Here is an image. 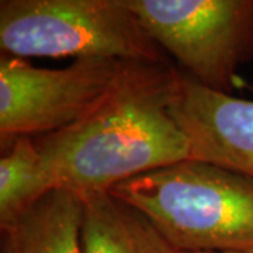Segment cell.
Masks as SVG:
<instances>
[{"label": "cell", "instance_id": "cell-8", "mask_svg": "<svg viewBox=\"0 0 253 253\" xmlns=\"http://www.w3.org/2000/svg\"><path fill=\"white\" fill-rule=\"evenodd\" d=\"M81 196L83 253H179L146 215L110 191Z\"/></svg>", "mask_w": 253, "mask_h": 253}, {"label": "cell", "instance_id": "cell-10", "mask_svg": "<svg viewBox=\"0 0 253 253\" xmlns=\"http://www.w3.org/2000/svg\"><path fill=\"white\" fill-rule=\"evenodd\" d=\"M179 253H253L252 252H179Z\"/></svg>", "mask_w": 253, "mask_h": 253}, {"label": "cell", "instance_id": "cell-6", "mask_svg": "<svg viewBox=\"0 0 253 253\" xmlns=\"http://www.w3.org/2000/svg\"><path fill=\"white\" fill-rule=\"evenodd\" d=\"M173 118L186 135L190 159L253 179V101L204 87L179 69Z\"/></svg>", "mask_w": 253, "mask_h": 253}, {"label": "cell", "instance_id": "cell-2", "mask_svg": "<svg viewBox=\"0 0 253 253\" xmlns=\"http://www.w3.org/2000/svg\"><path fill=\"white\" fill-rule=\"evenodd\" d=\"M139 210L177 252H252L253 179L184 159L109 190Z\"/></svg>", "mask_w": 253, "mask_h": 253}, {"label": "cell", "instance_id": "cell-7", "mask_svg": "<svg viewBox=\"0 0 253 253\" xmlns=\"http://www.w3.org/2000/svg\"><path fill=\"white\" fill-rule=\"evenodd\" d=\"M83 199L54 189L0 228V253H83Z\"/></svg>", "mask_w": 253, "mask_h": 253}, {"label": "cell", "instance_id": "cell-5", "mask_svg": "<svg viewBox=\"0 0 253 253\" xmlns=\"http://www.w3.org/2000/svg\"><path fill=\"white\" fill-rule=\"evenodd\" d=\"M121 61L76 59L63 69L37 68L24 58L0 56V139L42 136L79 123L113 89Z\"/></svg>", "mask_w": 253, "mask_h": 253}, {"label": "cell", "instance_id": "cell-4", "mask_svg": "<svg viewBox=\"0 0 253 253\" xmlns=\"http://www.w3.org/2000/svg\"><path fill=\"white\" fill-rule=\"evenodd\" d=\"M146 34L181 72L231 94L253 61V0H126Z\"/></svg>", "mask_w": 253, "mask_h": 253}, {"label": "cell", "instance_id": "cell-3", "mask_svg": "<svg viewBox=\"0 0 253 253\" xmlns=\"http://www.w3.org/2000/svg\"><path fill=\"white\" fill-rule=\"evenodd\" d=\"M1 55L168 62L126 0H1Z\"/></svg>", "mask_w": 253, "mask_h": 253}, {"label": "cell", "instance_id": "cell-9", "mask_svg": "<svg viewBox=\"0 0 253 253\" xmlns=\"http://www.w3.org/2000/svg\"><path fill=\"white\" fill-rule=\"evenodd\" d=\"M1 152L0 228L9 225L46 193L54 190L34 138L17 136L1 145Z\"/></svg>", "mask_w": 253, "mask_h": 253}, {"label": "cell", "instance_id": "cell-1", "mask_svg": "<svg viewBox=\"0 0 253 253\" xmlns=\"http://www.w3.org/2000/svg\"><path fill=\"white\" fill-rule=\"evenodd\" d=\"M179 69L169 62L121 61L113 89L89 116L34 138L54 189L86 194L190 159L173 118Z\"/></svg>", "mask_w": 253, "mask_h": 253}]
</instances>
